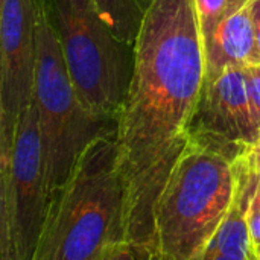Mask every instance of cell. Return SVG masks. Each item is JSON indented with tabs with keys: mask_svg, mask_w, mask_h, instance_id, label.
Segmentation results:
<instances>
[{
	"mask_svg": "<svg viewBox=\"0 0 260 260\" xmlns=\"http://www.w3.org/2000/svg\"><path fill=\"white\" fill-rule=\"evenodd\" d=\"M128 203L116 126L88 143L52 195L34 260H140Z\"/></svg>",
	"mask_w": 260,
	"mask_h": 260,
	"instance_id": "7a4b0ae2",
	"label": "cell"
},
{
	"mask_svg": "<svg viewBox=\"0 0 260 260\" xmlns=\"http://www.w3.org/2000/svg\"><path fill=\"white\" fill-rule=\"evenodd\" d=\"M94 3L116 38L134 46L152 0H94Z\"/></svg>",
	"mask_w": 260,
	"mask_h": 260,
	"instance_id": "8fae6325",
	"label": "cell"
},
{
	"mask_svg": "<svg viewBox=\"0 0 260 260\" xmlns=\"http://www.w3.org/2000/svg\"><path fill=\"white\" fill-rule=\"evenodd\" d=\"M34 99L38 110L44 168L52 198L88 143L116 128L117 123L94 116L79 99L44 0H37Z\"/></svg>",
	"mask_w": 260,
	"mask_h": 260,
	"instance_id": "277c9868",
	"label": "cell"
},
{
	"mask_svg": "<svg viewBox=\"0 0 260 260\" xmlns=\"http://www.w3.org/2000/svg\"><path fill=\"white\" fill-rule=\"evenodd\" d=\"M251 12H253V23H254L256 41H257V47H259L260 52V0H253Z\"/></svg>",
	"mask_w": 260,
	"mask_h": 260,
	"instance_id": "2e32d148",
	"label": "cell"
},
{
	"mask_svg": "<svg viewBox=\"0 0 260 260\" xmlns=\"http://www.w3.org/2000/svg\"><path fill=\"white\" fill-rule=\"evenodd\" d=\"M50 204L35 99L23 111L11 165L0 169V260H34Z\"/></svg>",
	"mask_w": 260,
	"mask_h": 260,
	"instance_id": "8992f818",
	"label": "cell"
},
{
	"mask_svg": "<svg viewBox=\"0 0 260 260\" xmlns=\"http://www.w3.org/2000/svg\"><path fill=\"white\" fill-rule=\"evenodd\" d=\"M259 177L250 168L245 155L241 161L238 189L232 206L204 251L203 260H256L250 232V209Z\"/></svg>",
	"mask_w": 260,
	"mask_h": 260,
	"instance_id": "30bf717a",
	"label": "cell"
},
{
	"mask_svg": "<svg viewBox=\"0 0 260 260\" xmlns=\"http://www.w3.org/2000/svg\"><path fill=\"white\" fill-rule=\"evenodd\" d=\"M251 6L253 0H232L229 11L206 43L207 82L230 66H260Z\"/></svg>",
	"mask_w": 260,
	"mask_h": 260,
	"instance_id": "9c48e42d",
	"label": "cell"
},
{
	"mask_svg": "<svg viewBox=\"0 0 260 260\" xmlns=\"http://www.w3.org/2000/svg\"><path fill=\"white\" fill-rule=\"evenodd\" d=\"M0 168H8L23 111L34 101L37 0H0Z\"/></svg>",
	"mask_w": 260,
	"mask_h": 260,
	"instance_id": "52a82bcc",
	"label": "cell"
},
{
	"mask_svg": "<svg viewBox=\"0 0 260 260\" xmlns=\"http://www.w3.org/2000/svg\"><path fill=\"white\" fill-rule=\"evenodd\" d=\"M250 232H251L253 247L256 248L260 245V193L257 190L250 209Z\"/></svg>",
	"mask_w": 260,
	"mask_h": 260,
	"instance_id": "5bb4252c",
	"label": "cell"
},
{
	"mask_svg": "<svg viewBox=\"0 0 260 260\" xmlns=\"http://www.w3.org/2000/svg\"><path fill=\"white\" fill-rule=\"evenodd\" d=\"M257 192L260 193V177H259V184H257Z\"/></svg>",
	"mask_w": 260,
	"mask_h": 260,
	"instance_id": "ac0fdd59",
	"label": "cell"
},
{
	"mask_svg": "<svg viewBox=\"0 0 260 260\" xmlns=\"http://www.w3.org/2000/svg\"><path fill=\"white\" fill-rule=\"evenodd\" d=\"M254 256H256V260H260V245L254 248Z\"/></svg>",
	"mask_w": 260,
	"mask_h": 260,
	"instance_id": "e0dca14e",
	"label": "cell"
},
{
	"mask_svg": "<svg viewBox=\"0 0 260 260\" xmlns=\"http://www.w3.org/2000/svg\"><path fill=\"white\" fill-rule=\"evenodd\" d=\"M207 87L195 0H152L134 44V72L117 116L129 195L128 242L152 260V209L190 136Z\"/></svg>",
	"mask_w": 260,
	"mask_h": 260,
	"instance_id": "6da1fadb",
	"label": "cell"
},
{
	"mask_svg": "<svg viewBox=\"0 0 260 260\" xmlns=\"http://www.w3.org/2000/svg\"><path fill=\"white\" fill-rule=\"evenodd\" d=\"M244 157L189 136L154 203L152 260H203L235 198Z\"/></svg>",
	"mask_w": 260,
	"mask_h": 260,
	"instance_id": "3957f363",
	"label": "cell"
},
{
	"mask_svg": "<svg viewBox=\"0 0 260 260\" xmlns=\"http://www.w3.org/2000/svg\"><path fill=\"white\" fill-rule=\"evenodd\" d=\"M232 0H195L201 30L204 35V43L210 40L221 18L230 8Z\"/></svg>",
	"mask_w": 260,
	"mask_h": 260,
	"instance_id": "7c38bea8",
	"label": "cell"
},
{
	"mask_svg": "<svg viewBox=\"0 0 260 260\" xmlns=\"http://www.w3.org/2000/svg\"><path fill=\"white\" fill-rule=\"evenodd\" d=\"M190 134H195L238 160L250 152L260 131L247 91L245 67H225L207 82Z\"/></svg>",
	"mask_w": 260,
	"mask_h": 260,
	"instance_id": "ba28073f",
	"label": "cell"
},
{
	"mask_svg": "<svg viewBox=\"0 0 260 260\" xmlns=\"http://www.w3.org/2000/svg\"><path fill=\"white\" fill-rule=\"evenodd\" d=\"M245 79H247L250 108H251L256 126L260 131V66L245 67Z\"/></svg>",
	"mask_w": 260,
	"mask_h": 260,
	"instance_id": "4fadbf2b",
	"label": "cell"
},
{
	"mask_svg": "<svg viewBox=\"0 0 260 260\" xmlns=\"http://www.w3.org/2000/svg\"><path fill=\"white\" fill-rule=\"evenodd\" d=\"M247 160L250 168L260 175V134L256 140V143L253 145V148L250 149V152L247 154Z\"/></svg>",
	"mask_w": 260,
	"mask_h": 260,
	"instance_id": "9a60e30c",
	"label": "cell"
},
{
	"mask_svg": "<svg viewBox=\"0 0 260 260\" xmlns=\"http://www.w3.org/2000/svg\"><path fill=\"white\" fill-rule=\"evenodd\" d=\"M44 3L79 99L94 116L117 120L134 72V46L116 38L94 0Z\"/></svg>",
	"mask_w": 260,
	"mask_h": 260,
	"instance_id": "5b68a950",
	"label": "cell"
}]
</instances>
